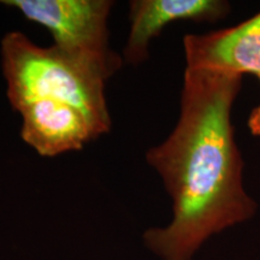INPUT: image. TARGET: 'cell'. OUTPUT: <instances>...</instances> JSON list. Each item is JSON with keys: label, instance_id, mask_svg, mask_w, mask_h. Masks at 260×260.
I'll list each match as a JSON object with an SVG mask.
<instances>
[{"label": "cell", "instance_id": "6da1fadb", "mask_svg": "<svg viewBox=\"0 0 260 260\" xmlns=\"http://www.w3.org/2000/svg\"><path fill=\"white\" fill-rule=\"evenodd\" d=\"M241 80L186 69L177 124L146 153L172 200L171 222L142 235L146 248L160 260H193L211 236L255 212L242 186L243 161L232 123Z\"/></svg>", "mask_w": 260, "mask_h": 260}, {"label": "cell", "instance_id": "7a4b0ae2", "mask_svg": "<svg viewBox=\"0 0 260 260\" xmlns=\"http://www.w3.org/2000/svg\"><path fill=\"white\" fill-rule=\"evenodd\" d=\"M0 53L6 96L15 111L34 100H53L80 110L99 136L111 130L109 79L94 65L54 45L39 46L19 30L3 37Z\"/></svg>", "mask_w": 260, "mask_h": 260}, {"label": "cell", "instance_id": "3957f363", "mask_svg": "<svg viewBox=\"0 0 260 260\" xmlns=\"http://www.w3.org/2000/svg\"><path fill=\"white\" fill-rule=\"evenodd\" d=\"M28 21L51 32L53 45L88 61L111 79L123 67V58L110 47L111 0H0Z\"/></svg>", "mask_w": 260, "mask_h": 260}, {"label": "cell", "instance_id": "277c9868", "mask_svg": "<svg viewBox=\"0 0 260 260\" xmlns=\"http://www.w3.org/2000/svg\"><path fill=\"white\" fill-rule=\"evenodd\" d=\"M187 68L260 77V12L234 27L183 38Z\"/></svg>", "mask_w": 260, "mask_h": 260}, {"label": "cell", "instance_id": "5b68a950", "mask_svg": "<svg viewBox=\"0 0 260 260\" xmlns=\"http://www.w3.org/2000/svg\"><path fill=\"white\" fill-rule=\"evenodd\" d=\"M230 5L223 0H133L123 61L138 67L149 57V45L174 22H213L225 18Z\"/></svg>", "mask_w": 260, "mask_h": 260}, {"label": "cell", "instance_id": "8992f818", "mask_svg": "<svg viewBox=\"0 0 260 260\" xmlns=\"http://www.w3.org/2000/svg\"><path fill=\"white\" fill-rule=\"evenodd\" d=\"M21 138L41 157L81 151L99 138L89 119L76 107L53 100H34L17 110Z\"/></svg>", "mask_w": 260, "mask_h": 260}, {"label": "cell", "instance_id": "52a82bcc", "mask_svg": "<svg viewBox=\"0 0 260 260\" xmlns=\"http://www.w3.org/2000/svg\"><path fill=\"white\" fill-rule=\"evenodd\" d=\"M260 80V77H258ZM248 128L255 136H260V104L255 109H253L248 118Z\"/></svg>", "mask_w": 260, "mask_h": 260}]
</instances>
